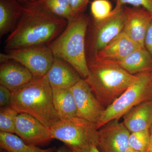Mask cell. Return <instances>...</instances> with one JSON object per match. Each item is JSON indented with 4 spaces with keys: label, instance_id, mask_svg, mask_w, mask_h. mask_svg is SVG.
Instances as JSON below:
<instances>
[{
    "label": "cell",
    "instance_id": "obj_1",
    "mask_svg": "<svg viewBox=\"0 0 152 152\" xmlns=\"http://www.w3.org/2000/svg\"><path fill=\"white\" fill-rule=\"evenodd\" d=\"M67 20L48 10L41 1L28 3L16 26L6 39V51L48 46L65 29Z\"/></svg>",
    "mask_w": 152,
    "mask_h": 152
},
{
    "label": "cell",
    "instance_id": "obj_2",
    "mask_svg": "<svg viewBox=\"0 0 152 152\" xmlns=\"http://www.w3.org/2000/svg\"><path fill=\"white\" fill-rule=\"evenodd\" d=\"M88 76L84 79L105 108L137 80L115 62L92 57L87 60Z\"/></svg>",
    "mask_w": 152,
    "mask_h": 152
},
{
    "label": "cell",
    "instance_id": "obj_3",
    "mask_svg": "<svg viewBox=\"0 0 152 152\" xmlns=\"http://www.w3.org/2000/svg\"><path fill=\"white\" fill-rule=\"evenodd\" d=\"M18 113L28 114L48 127L60 120L54 107L53 90L46 75L34 77L12 91L10 105Z\"/></svg>",
    "mask_w": 152,
    "mask_h": 152
},
{
    "label": "cell",
    "instance_id": "obj_4",
    "mask_svg": "<svg viewBox=\"0 0 152 152\" xmlns=\"http://www.w3.org/2000/svg\"><path fill=\"white\" fill-rule=\"evenodd\" d=\"M88 19L77 15L68 21L62 32L48 45L55 58L70 65L83 79L89 74L86 53V36Z\"/></svg>",
    "mask_w": 152,
    "mask_h": 152
},
{
    "label": "cell",
    "instance_id": "obj_5",
    "mask_svg": "<svg viewBox=\"0 0 152 152\" xmlns=\"http://www.w3.org/2000/svg\"><path fill=\"white\" fill-rule=\"evenodd\" d=\"M50 129L53 139L61 141L72 150L97 145L98 129L96 124L78 117L60 119Z\"/></svg>",
    "mask_w": 152,
    "mask_h": 152
},
{
    "label": "cell",
    "instance_id": "obj_6",
    "mask_svg": "<svg viewBox=\"0 0 152 152\" xmlns=\"http://www.w3.org/2000/svg\"><path fill=\"white\" fill-rule=\"evenodd\" d=\"M152 71L137 74L138 78L135 83L104 109L96 124L98 129L110 121L119 120L136 106L149 100L148 85Z\"/></svg>",
    "mask_w": 152,
    "mask_h": 152
},
{
    "label": "cell",
    "instance_id": "obj_7",
    "mask_svg": "<svg viewBox=\"0 0 152 152\" xmlns=\"http://www.w3.org/2000/svg\"><path fill=\"white\" fill-rule=\"evenodd\" d=\"M54 58L48 46L14 49L0 54L1 63L9 61L18 63L26 68L34 77L45 76Z\"/></svg>",
    "mask_w": 152,
    "mask_h": 152
},
{
    "label": "cell",
    "instance_id": "obj_8",
    "mask_svg": "<svg viewBox=\"0 0 152 152\" xmlns=\"http://www.w3.org/2000/svg\"><path fill=\"white\" fill-rule=\"evenodd\" d=\"M130 133L119 120L110 121L98 129L97 146L102 152H125Z\"/></svg>",
    "mask_w": 152,
    "mask_h": 152
},
{
    "label": "cell",
    "instance_id": "obj_9",
    "mask_svg": "<svg viewBox=\"0 0 152 152\" xmlns=\"http://www.w3.org/2000/svg\"><path fill=\"white\" fill-rule=\"evenodd\" d=\"M70 89L77 106V116L96 124L105 108L95 96L88 83L81 78Z\"/></svg>",
    "mask_w": 152,
    "mask_h": 152
},
{
    "label": "cell",
    "instance_id": "obj_10",
    "mask_svg": "<svg viewBox=\"0 0 152 152\" xmlns=\"http://www.w3.org/2000/svg\"><path fill=\"white\" fill-rule=\"evenodd\" d=\"M15 134L28 144L39 145L53 140L50 128L28 114L19 113Z\"/></svg>",
    "mask_w": 152,
    "mask_h": 152
},
{
    "label": "cell",
    "instance_id": "obj_11",
    "mask_svg": "<svg viewBox=\"0 0 152 152\" xmlns=\"http://www.w3.org/2000/svg\"><path fill=\"white\" fill-rule=\"evenodd\" d=\"M124 10H113L110 15L102 20L96 21L94 37L92 46L94 54L102 49L124 29Z\"/></svg>",
    "mask_w": 152,
    "mask_h": 152
},
{
    "label": "cell",
    "instance_id": "obj_12",
    "mask_svg": "<svg viewBox=\"0 0 152 152\" xmlns=\"http://www.w3.org/2000/svg\"><path fill=\"white\" fill-rule=\"evenodd\" d=\"M124 10L125 20L123 31L142 48L152 15L145 9L127 8Z\"/></svg>",
    "mask_w": 152,
    "mask_h": 152
},
{
    "label": "cell",
    "instance_id": "obj_13",
    "mask_svg": "<svg viewBox=\"0 0 152 152\" xmlns=\"http://www.w3.org/2000/svg\"><path fill=\"white\" fill-rule=\"evenodd\" d=\"M46 75L52 90L71 88L81 78L70 65L57 58H54Z\"/></svg>",
    "mask_w": 152,
    "mask_h": 152
},
{
    "label": "cell",
    "instance_id": "obj_14",
    "mask_svg": "<svg viewBox=\"0 0 152 152\" xmlns=\"http://www.w3.org/2000/svg\"><path fill=\"white\" fill-rule=\"evenodd\" d=\"M140 48L123 31L93 57L117 62Z\"/></svg>",
    "mask_w": 152,
    "mask_h": 152
},
{
    "label": "cell",
    "instance_id": "obj_15",
    "mask_svg": "<svg viewBox=\"0 0 152 152\" xmlns=\"http://www.w3.org/2000/svg\"><path fill=\"white\" fill-rule=\"evenodd\" d=\"M34 78L32 74L18 63L10 61L1 63L0 84L11 91L29 83Z\"/></svg>",
    "mask_w": 152,
    "mask_h": 152
},
{
    "label": "cell",
    "instance_id": "obj_16",
    "mask_svg": "<svg viewBox=\"0 0 152 152\" xmlns=\"http://www.w3.org/2000/svg\"><path fill=\"white\" fill-rule=\"evenodd\" d=\"M123 117V124L131 133L150 130L152 126V101L139 104Z\"/></svg>",
    "mask_w": 152,
    "mask_h": 152
},
{
    "label": "cell",
    "instance_id": "obj_17",
    "mask_svg": "<svg viewBox=\"0 0 152 152\" xmlns=\"http://www.w3.org/2000/svg\"><path fill=\"white\" fill-rule=\"evenodd\" d=\"M115 62L132 75L152 70V56L145 48L137 49L123 60Z\"/></svg>",
    "mask_w": 152,
    "mask_h": 152
},
{
    "label": "cell",
    "instance_id": "obj_18",
    "mask_svg": "<svg viewBox=\"0 0 152 152\" xmlns=\"http://www.w3.org/2000/svg\"><path fill=\"white\" fill-rule=\"evenodd\" d=\"M23 8L14 0L0 1V37L11 32L21 16Z\"/></svg>",
    "mask_w": 152,
    "mask_h": 152
},
{
    "label": "cell",
    "instance_id": "obj_19",
    "mask_svg": "<svg viewBox=\"0 0 152 152\" xmlns=\"http://www.w3.org/2000/svg\"><path fill=\"white\" fill-rule=\"evenodd\" d=\"M53 101L60 119L77 116V106L70 88L53 90Z\"/></svg>",
    "mask_w": 152,
    "mask_h": 152
},
{
    "label": "cell",
    "instance_id": "obj_20",
    "mask_svg": "<svg viewBox=\"0 0 152 152\" xmlns=\"http://www.w3.org/2000/svg\"><path fill=\"white\" fill-rule=\"evenodd\" d=\"M1 148L9 152H54L53 148L43 149L37 146L25 142L17 135L12 133L0 132Z\"/></svg>",
    "mask_w": 152,
    "mask_h": 152
},
{
    "label": "cell",
    "instance_id": "obj_21",
    "mask_svg": "<svg viewBox=\"0 0 152 152\" xmlns=\"http://www.w3.org/2000/svg\"><path fill=\"white\" fill-rule=\"evenodd\" d=\"M40 1L48 10L57 16L65 19L67 21L77 15L74 13L69 0H41Z\"/></svg>",
    "mask_w": 152,
    "mask_h": 152
},
{
    "label": "cell",
    "instance_id": "obj_22",
    "mask_svg": "<svg viewBox=\"0 0 152 152\" xmlns=\"http://www.w3.org/2000/svg\"><path fill=\"white\" fill-rule=\"evenodd\" d=\"M18 114L10 106L1 108L0 111L1 132L15 134L16 121Z\"/></svg>",
    "mask_w": 152,
    "mask_h": 152
},
{
    "label": "cell",
    "instance_id": "obj_23",
    "mask_svg": "<svg viewBox=\"0 0 152 152\" xmlns=\"http://www.w3.org/2000/svg\"><path fill=\"white\" fill-rule=\"evenodd\" d=\"M150 142V130L130 133L129 148L139 152H146Z\"/></svg>",
    "mask_w": 152,
    "mask_h": 152
},
{
    "label": "cell",
    "instance_id": "obj_24",
    "mask_svg": "<svg viewBox=\"0 0 152 152\" xmlns=\"http://www.w3.org/2000/svg\"><path fill=\"white\" fill-rule=\"evenodd\" d=\"M111 4L108 0H95L91 5V12L96 21H101L111 13Z\"/></svg>",
    "mask_w": 152,
    "mask_h": 152
},
{
    "label": "cell",
    "instance_id": "obj_25",
    "mask_svg": "<svg viewBox=\"0 0 152 152\" xmlns=\"http://www.w3.org/2000/svg\"><path fill=\"white\" fill-rule=\"evenodd\" d=\"M116 5L114 10L117 11L123 8L125 4L132 5L135 7H142L152 15V0H114Z\"/></svg>",
    "mask_w": 152,
    "mask_h": 152
},
{
    "label": "cell",
    "instance_id": "obj_26",
    "mask_svg": "<svg viewBox=\"0 0 152 152\" xmlns=\"http://www.w3.org/2000/svg\"><path fill=\"white\" fill-rule=\"evenodd\" d=\"M12 91L8 88L0 85V106L1 108L10 105Z\"/></svg>",
    "mask_w": 152,
    "mask_h": 152
},
{
    "label": "cell",
    "instance_id": "obj_27",
    "mask_svg": "<svg viewBox=\"0 0 152 152\" xmlns=\"http://www.w3.org/2000/svg\"><path fill=\"white\" fill-rule=\"evenodd\" d=\"M144 45L145 49L152 56V21L147 30L145 37Z\"/></svg>",
    "mask_w": 152,
    "mask_h": 152
},
{
    "label": "cell",
    "instance_id": "obj_28",
    "mask_svg": "<svg viewBox=\"0 0 152 152\" xmlns=\"http://www.w3.org/2000/svg\"><path fill=\"white\" fill-rule=\"evenodd\" d=\"M87 0H69L72 10L75 15H78L82 10Z\"/></svg>",
    "mask_w": 152,
    "mask_h": 152
},
{
    "label": "cell",
    "instance_id": "obj_29",
    "mask_svg": "<svg viewBox=\"0 0 152 152\" xmlns=\"http://www.w3.org/2000/svg\"><path fill=\"white\" fill-rule=\"evenodd\" d=\"M72 150L73 152H102L98 148L96 144H93L89 147L84 149H81Z\"/></svg>",
    "mask_w": 152,
    "mask_h": 152
},
{
    "label": "cell",
    "instance_id": "obj_30",
    "mask_svg": "<svg viewBox=\"0 0 152 152\" xmlns=\"http://www.w3.org/2000/svg\"><path fill=\"white\" fill-rule=\"evenodd\" d=\"M149 94V100L152 101V71L151 73L149 83L148 85Z\"/></svg>",
    "mask_w": 152,
    "mask_h": 152
},
{
    "label": "cell",
    "instance_id": "obj_31",
    "mask_svg": "<svg viewBox=\"0 0 152 152\" xmlns=\"http://www.w3.org/2000/svg\"><path fill=\"white\" fill-rule=\"evenodd\" d=\"M57 152H73L66 146L60 147L57 150Z\"/></svg>",
    "mask_w": 152,
    "mask_h": 152
},
{
    "label": "cell",
    "instance_id": "obj_32",
    "mask_svg": "<svg viewBox=\"0 0 152 152\" xmlns=\"http://www.w3.org/2000/svg\"><path fill=\"white\" fill-rule=\"evenodd\" d=\"M150 142L149 145L146 152H152V126L150 129Z\"/></svg>",
    "mask_w": 152,
    "mask_h": 152
},
{
    "label": "cell",
    "instance_id": "obj_33",
    "mask_svg": "<svg viewBox=\"0 0 152 152\" xmlns=\"http://www.w3.org/2000/svg\"><path fill=\"white\" fill-rule=\"evenodd\" d=\"M18 1L21 2H27L28 3L34 2L37 1L36 0H16Z\"/></svg>",
    "mask_w": 152,
    "mask_h": 152
},
{
    "label": "cell",
    "instance_id": "obj_34",
    "mask_svg": "<svg viewBox=\"0 0 152 152\" xmlns=\"http://www.w3.org/2000/svg\"><path fill=\"white\" fill-rule=\"evenodd\" d=\"M125 152H139L137 151H135V150L132 149L131 148H129Z\"/></svg>",
    "mask_w": 152,
    "mask_h": 152
},
{
    "label": "cell",
    "instance_id": "obj_35",
    "mask_svg": "<svg viewBox=\"0 0 152 152\" xmlns=\"http://www.w3.org/2000/svg\"><path fill=\"white\" fill-rule=\"evenodd\" d=\"M1 152H9L7 151H6L5 150L1 148Z\"/></svg>",
    "mask_w": 152,
    "mask_h": 152
}]
</instances>
